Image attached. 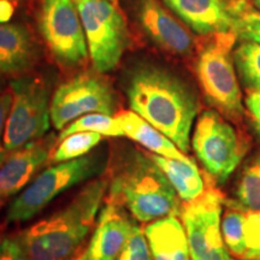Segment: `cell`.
Instances as JSON below:
<instances>
[{
    "mask_svg": "<svg viewBox=\"0 0 260 260\" xmlns=\"http://www.w3.org/2000/svg\"><path fill=\"white\" fill-rule=\"evenodd\" d=\"M123 90L132 111L161 132L183 153L189 152L200 102L187 81L160 64L139 61L126 69Z\"/></svg>",
    "mask_w": 260,
    "mask_h": 260,
    "instance_id": "cell-1",
    "label": "cell"
},
{
    "mask_svg": "<svg viewBox=\"0 0 260 260\" xmlns=\"http://www.w3.org/2000/svg\"><path fill=\"white\" fill-rule=\"evenodd\" d=\"M106 199L122 205L140 223L181 213L180 198L148 152L119 145L110 157Z\"/></svg>",
    "mask_w": 260,
    "mask_h": 260,
    "instance_id": "cell-2",
    "label": "cell"
},
{
    "mask_svg": "<svg viewBox=\"0 0 260 260\" xmlns=\"http://www.w3.org/2000/svg\"><path fill=\"white\" fill-rule=\"evenodd\" d=\"M106 172L90 180L60 210L19 234L32 260H67L80 252L105 201Z\"/></svg>",
    "mask_w": 260,
    "mask_h": 260,
    "instance_id": "cell-3",
    "label": "cell"
},
{
    "mask_svg": "<svg viewBox=\"0 0 260 260\" xmlns=\"http://www.w3.org/2000/svg\"><path fill=\"white\" fill-rule=\"evenodd\" d=\"M110 157L106 147H96L93 153L90 152L81 158L50 165V168L32 178L30 183L10 203L6 220L22 223L32 219L61 193L105 174Z\"/></svg>",
    "mask_w": 260,
    "mask_h": 260,
    "instance_id": "cell-4",
    "label": "cell"
},
{
    "mask_svg": "<svg viewBox=\"0 0 260 260\" xmlns=\"http://www.w3.org/2000/svg\"><path fill=\"white\" fill-rule=\"evenodd\" d=\"M236 32L210 35L201 46L195 60V73L206 102L220 115L232 121H240L245 115L232 51Z\"/></svg>",
    "mask_w": 260,
    "mask_h": 260,
    "instance_id": "cell-5",
    "label": "cell"
},
{
    "mask_svg": "<svg viewBox=\"0 0 260 260\" xmlns=\"http://www.w3.org/2000/svg\"><path fill=\"white\" fill-rule=\"evenodd\" d=\"M14 94L3 146L9 152L45 138L51 126L52 86L42 75H23L10 83Z\"/></svg>",
    "mask_w": 260,
    "mask_h": 260,
    "instance_id": "cell-6",
    "label": "cell"
},
{
    "mask_svg": "<svg viewBox=\"0 0 260 260\" xmlns=\"http://www.w3.org/2000/svg\"><path fill=\"white\" fill-rule=\"evenodd\" d=\"M82 22L94 69H116L128 50L130 34L122 11L111 0H74Z\"/></svg>",
    "mask_w": 260,
    "mask_h": 260,
    "instance_id": "cell-7",
    "label": "cell"
},
{
    "mask_svg": "<svg viewBox=\"0 0 260 260\" xmlns=\"http://www.w3.org/2000/svg\"><path fill=\"white\" fill-rule=\"evenodd\" d=\"M37 23L57 64L65 69H76L87 63L88 44L74 0H40Z\"/></svg>",
    "mask_w": 260,
    "mask_h": 260,
    "instance_id": "cell-8",
    "label": "cell"
},
{
    "mask_svg": "<svg viewBox=\"0 0 260 260\" xmlns=\"http://www.w3.org/2000/svg\"><path fill=\"white\" fill-rule=\"evenodd\" d=\"M191 147L209 176L224 183L246 154V145L235 128L217 110H205L198 117Z\"/></svg>",
    "mask_w": 260,
    "mask_h": 260,
    "instance_id": "cell-9",
    "label": "cell"
},
{
    "mask_svg": "<svg viewBox=\"0 0 260 260\" xmlns=\"http://www.w3.org/2000/svg\"><path fill=\"white\" fill-rule=\"evenodd\" d=\"M118 111V98L111 83L102 73L81 71L54 90L51 99V123L57 130L87 113L115 116Z\"/></svg>",
    "mask_w": 260,
    "mask_h": 260,
    "instance_id": "cell-10",
    "label": "cell"
},
{
    "mask_svg": "<svg viewBox=\"0 0 260 260\" xmlns=\"http://www.w3.org/2000/svg\"><path fill=\"white\" fill-rule=\"evenodd\" d=\"M223 194L206 188L199 198L186 203L181 211L191 260H236L224 243L220 229Z\"/></svg>",
    "mask_w": 260,
    "mask_h": 260,
    "instance_id": "cell-11",
    "label": "cell"
},
{
    "mask_svg": "<svg viewBox=\"0 0 260 260\" xmlns=\"http://www.w3.org/2000/svg\"><path fill=\"white\" fill-rule=\"evenodd\" d=\"M135 17L146 37L162 51L180 57L193 53L195 41L188 27L158 0H138Z\"/></svg>",
    "mask_w": 260,
    "mask_h": 260,
    "instance_id": "cell-12",
    "label": "cell"
},
{
    "mask_svg": "<svg viewBox=\"0 0 260 260\" xmlns=\"http://www.w3.org/2000/svg\"><path fill=\"white\" fill-rule=\"evenodd\" d=\"M54 138L53 134H50L10 152L0 167V206L21 193L47 162L57 142Z\"/></svg>",
    "mask_w": 260,
    "mask_h": 260,
    "instance_id": "cell-13",
    "label": "cell"
},
{
    "mask_svg": "<svg viewBox=\"0 0 260 260\" xmlns=\"http://www.w3.org/2000/svg\"><path fill=\"white\" fill-rule=\"evenodd\" d=\"M122 205L105 198L94 225L93 235L83 253L88 260H116L135 225Z\"/></svg>",
    "mask_w": 260,
    "mask_h": 260,
    "instance_id": "cell-14",
    "label": "cell"
},
{
    "mask_svg": "<svg viewBox=\"0 0 260 260\" xmlns=\"http://www.w3.org/2000/svg\"><path fill=\"white\" fill-rule=\"evenodd\" d=\"M178 18L201 37L234 31L236 18L229 0H162Z\"/></svg>",
    "mask_w": 260,
    "mask_h": 260,
    "instance_id": "cell-15",
    "label": "cell"
},
{
    "mask_svg": "<svg viewBox=\"0 0 260 260\" xmlns=\"http://www.w3.org/2000/svg\"><path fill=\"white\" fill-rule=\"evenodd\" d=\"M40 57L30 31L19 23H0V71L8 76L27 75Z\"/></svg>",
    "mask_w": 260,
    "mask_h": 260,
    "instance_id": "cell-16",
    "label": "cell"
},
{
    "mask_svg": "<svg viewBox=\"0 0 260 260\" xmlns=\"http://www.w3.org/2000/svg\"><path fill=\"white\" fill-rule=\"evenodd\" d=\"M144 232L153 260H191L186 229L177 216L149 222Z\"/></svg>",
    "mask_w": 260,
    "mask_h": 260,
    "instance_id": "cell-17",
    "label": "cell"
},
{
    "mask_svg": "<svg viewBox=\"0 0 260 260\" xmlns=\"http://www.w3.org/2000/svg\"><path fill=\"white\" fill-rule=\"evenodd\" d=\"M116 118L118 119L126 138L145 147L149 151V153L187 162L194 161L186 153H183L170 139L132 110L118 112Z\"/></svg>",
    "mask_w": 260,
    "mask_h": 260,
    "instance_id": "cell-18",
    "label": "cell"
},
{
    "mask_svg": "<svg viewBox=\"0 0 260 260\" xmlns=\"http://www.w3.org/2000/svg\"><path fill=\"white\" fill-rule=\"evenodd\" d=\"M149 157L161 169L178 198L184 203L195 200L206 189L204 178L194 161L187 162L153 153H149Z\"/></svg>",
    "mask_w": 260,
    "mask_h": 260,
    "instance_id": "cell-19",
    "label": "cell"
},
{
    "mask_svg": "<svg viewBox=\"0 0 260 260\" xmlns=\"http://www.w3.org/2000/svg\"><path fill=\"white\" fill-rule=\"evenodd\" d=\"M245 211H260V153L243 168L235 189V201L229 203Z\"/></svg>",
    "mask_w": 260,
    "mask_h": 260,
    "instance_id": "cell-20",
    "label": "cell"
},
{
    "mask_svg": "<svg viewBox=\"0 0 260 260\" xmlns=\"http://www.w3.org/2000/svg\"><path fill=\"white\" fill-rule=\"evenodd\" d=\"M103 135L95 132L74 133L60 141L56 142V148L52 149L47 162L50 165L57 162L73 160L90 153L100 145Z\"/></svg>",
    "mask_w": 260,
    "mask_h": 260,
    "instance_id": "cell-21",
    "label": "cell"
},
{
    "mask_svg": "<svg viewBox=\"0 0 260 260\" xmlns=\"http://www.w3.org/2000/svg\"><path fill=\"white\" fill-rule=\"evenodd\" d=\"M233 59L246 88L260 90V44L245 40L235 48Z\"/></svg>",
    "mask_w": 260,
    "mask_h": 260,
    "instance_id": "cell-22",
    "label": "cell"
},
{
    "mask_svg": "<svg viewBox=\"0 0 260 260\" xmlns=\"http://www.w3.org/2000/svg\"><path fill=\"white\" fill-rule=\"evenodd\" d=\"M79 132H95L102 134L103 136H109V138H122V136H125L116 116L94 112L81 116L80 118L75 119L70 124L65 126L64 129H61L57 138V142L67 138V136L74 134V133Z\"/></svg>",
    "mask_w": 260,
    "mask_h": 260,
    "instance_id": "cell-23",
    "label": "cell"
},
{
    "mask_svg": "<svg viewBox=\"0 0 260 260\" xmlns=\"http://www.w3.org/2000/svg\"><path fill=\"white\" fill-rule=\"evenodd\" d=\"M228 204L222 220V235L226 248L233 255L243 259L246 253L245 222L246 211Z\"/></svg>",
    "mask_w": 260,
    "mask_h": 260,
    "instance_id": "cell-24",
    "label": "cell"
},
{
    "mask_svg": "<svg viewBox=\"0 0 260 260\" xmlns=\"http://www.w3.org/2000/svg\"><path fill=\"white\" fill-rule=\"evenodd\" d=\"M116 260H153L144 230L135 224Z\"/></svg>",
    "mask_w": 260,
    "mask_h": 260,
    "instance_id": "cell-25",
    "label": "cell"
},
{
    "mask_svg": "<svg viewBox=\"0 0 260 260\" xmlns=\"http://www.w3.org/2000/svg\"><path fill=\"white\" fill-rule=\"evenodd\" d=\"M243 260H260V211H246Z\"/></svg>",
    "mask_w": 260,
    "mask_h": 260,
    "instance_id": "cell-26",
    "label": "cell"
},
{
    "mask_svg": "<svg viewBox=\"0 0 260 260\" xmlns=\"http://www.w3.org/2000/svg\"><path fill=\"white\" fill-rule=\"evenodd\" d=\"M0 260H32L21 235L0 237Z\"/></svg>",
    "mask_w": 260,
    "mask_h": 260,
    "instance_id": "cell-27",
    "label": "cell"
},
{
    "mask_svg": "<svg viewBox=\"0 0 260 260\" xmlns=\"http://www.w3.org/2000/svg\"><path fill=\"white\" fill-rule=\"evenodd\" d=\"M245 105L252 124L254 126L256 136L260 140V90H251L245 99Z\"/></svg>",
    "mask_w": 260,
    "mask_h": 260,
    "instance_id": "cell-28",
    "label": "cell"
},
{
    "mask_svg": "<svg viewBox=\"0 0 260 260\" xmlns=\"http://www.w3.org/2000/svg\"><path fill=\"white\" fill-rule=\"evenodd\" d=\"M234 32L242 40H251L260 44V22H236Z\"/></svg>",
    "mask_w": 260,
    "mask_h": 260,
    "instance_id": "cell-29",
    "label": "cell"
},
{
    "mask_svg": "<svg viewBox=\"0 0 260 260\" xmlns=\"http://www.w3.org/2000/svg\"><path fill=\"white\" fill-rule=\"evenodd\" d=\"M12 100H14V94H12L11 89L0 93V144H3V136H4Z\"/></svg>",
    "mask_w": 260,
    "mask_h": 260,
    "instance_id": "cell-30",
    "label": "cell"
},
{
    "mask_svg": "<svg viewBox=\"0 0 260 260\" xmlns=\"http://www.w3.org/2000/svg\"><path fill=\"white\" fill-rule=\"evenodd\" d=\"M14 0H0V23H8L15 11Z\"/></svg>",
    "mask_w": 260,
    "mask_h": 260,
    "instance_id": "cell-31",
    "label": "cell"
},
{
    "mask_svg": "<svg viewBox=\"0 0 260 260\" xmlns=\"http://www.w3.org/2000/svg\"><path fill=\"white\" fill-rule=\"evenodd\" d=\"M10 152L6 149L4 146H3V144H0V167H2V164L4 162V160L6 159V157H8Z\"/></svg>",
    "mask_w": 260,
    "mask_h": 260,
    "instance_id": "cell-32",
    "label": "cell"
},
{
    "mask_svg": "<svg viewBox=\"0 0 260 260\" xmlns=\"http://www.w3.org/2000/svg\"><path fill=\"white\" fill-rule=\"evenodd\" d=\"M67 260H88V259L86 258V255H84L83 252H79V253H77V254L73 255V256H71V258L67 259Z\"/></svg>",
    "mask_w": 260,
    "mask_h": 260,
    "instance_id": "cell-33",
    "label": "cell"
},
{
    "mask_svg": "<svg viewBox=\"0 0 260 260\" xmlns=\"http://www.w3.org/2000/svg\"><path fill=\"white\" fill-rule=\"evenodd\" d=\"M253 6H254L255 9L260 10V0H253Z\"/></svg>",
    "mask_w": 260,
    "mask_h": 260,
    "instance_id": "cell-34",
    "label": "cell"
},
{
    "mask_svg": "<svg viewBox=\"0 0 260 260\" xmlns=\"http://www.w3.org/2000/svg\"><path fill=\"white\" fill-rule=\"evenodd\" d=\"M111 2H115V3H117V0H111Z\"/></svg>",
    "mask_w": 260,
    "mask_h": 260,
    "instance_id": "cell-35",
    "label": "cell"
},
{
    "mask_svg": "<svg viewBox=\"0 0 260 260\" xmlns=\"http://www.w3.org/2000/svg\"><path fill=\"white\" fill-rule=\"evenodd\" d=\"M0 73H2V71H0ZM0 84H2V81H0Z\"/></svg>",
    "mask_w": 260,
    "mask_h": 260,
    "instance_id": "cell-36",
    "label": "cell"
}]
</instances>
